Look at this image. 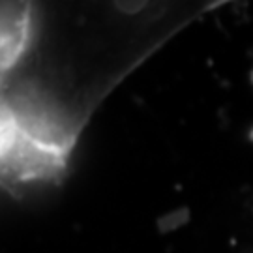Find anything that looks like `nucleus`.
Wrapping results in <instances>:
<instances>
[{
  "mask_svg": "<svg viewBox=\"0 0 253 253\" xmlns=\"http://www.w3.org/2000/svg\"><path fill=\"white\" fill-rule=\"evenodd\" d=\"M2 180L58 182L103 100L219 2H4Z\"/></svg>",
  "mask_w": 253,
  "mask_h": 253,
  "instance_id": "1",
  "label": "nucleus"
}]
</instances>
